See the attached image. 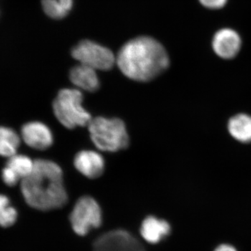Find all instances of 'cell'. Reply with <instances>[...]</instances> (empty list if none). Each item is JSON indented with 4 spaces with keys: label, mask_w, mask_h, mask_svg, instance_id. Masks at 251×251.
Returning a JSON list of instances; mask_svg holds the SVG:
<instances>
[{
    "label": "cell",
    "mask_w": 251,
    "mask_h": 251,
    "mask_svg": "<svg viewBox=\"0 0 251 251\" xmlns=\"http://www.w3.org/2000/svg\"><path fill=\"white\" fill-rule=\"evenodd\" d=\"M6 166L11 168L22 181L32 173L34 161L29 156L16 153L9 158Z\"/></svg>",
    "instance_id": "obj_15"
},
{
    "label": "cell",
    "mask_w": 251,
    "mask_h": 251,
    "mask_svg": "<svg viewBox=\"0 0 251 251\" xmlns=\"http://www.w3.org/2000/svg\"><path fill=\"white\" fill-rule=\"evenodd\" d=\"M20 145L21 138L14 130L0 126V156L7 158L14 156Z\"/></svg>",
    "instance_id": "obj_14"
},
{
    "label": "cell",
    "mask_w": 251,
    "mask_h": 251,
    "mask_svg": "<svg viewBox=\"0 0 251 251\" xmlns=\"http://www.w3.org/2000/svg\"><path fill=\"white\" fill-rule=\"evenodd\" d=\"M69 78L80 90L94 92L100 87V82L95 69L84 64L73 67L69 74Z\"/></svg>",
    "instance_id": "obj_12"
},
{
    "label": "cell",
    "mask_w": 251,
    "mask_h": 251,
    "mask_svg": "<svg viewBox=\"0 0 251 251\" xmlns=\"http://www.w3.org/2000/svg\"><path fill=\"white\" fill-rule=\"evenodd\" d=\"M44 12L54 19H62L67 16L69 10L66 9L59 0H42Z\"/></svg>",
    "instance_id": "obj_17"
},
{
    "label": "cell",
    "mask_w": 251,
    "mask_h": 251,
    "mask_svg": "<svg viewBox=\"0 0 251 251\" xmlns=\"http://www.w3.org/2000/svg\"><path fill=\"white\" fill-rule=\"evenodd\" d=\"M204 7L210 9H219L224 7L227 0H199Z\"/></svg>",
    "instance_id": "obj_19"
},
{
    "label": "cell",
    "mask_w": 251,
    "mask_h": 251,
    "mask_svg": "<svg viewBox=\"0 0 251 251\" xmlns=\"http://www.w3.org/2000/svg\"><path fill=\"white\" fill-rule=\"evenodd\" d=\"M21 135L26 145L35 150H47L53 143L52 132L42 122H31L25 124L21 130Z\"/></svg>",
    "instance_id": "obj_9"
},
{
    "label": "cell",
    "mask_w": 251,
    "mask_h": 251,
    "mask_svg": "<svg viewBox=\"0 0 251 251\" xmlns=\"http://www.w3.org/2000/svg\"><path fill=\"white\" fill-rule=\"evenodd\" d=\"M214 251H237V250L233 247L228 245V244H222V245L216 248Z\"/></svg>",
    "instance_id": "obj_20"
},
{
    "label": "cell",
    "mask_w": 251,
    "mask_h": 251,
    "mask_svg": "<svg viewBox=\"0 0 251 251\" xmlns=\"http://www.w3.org/2000/svg\"><path fill=\"white\" fill-rule=\"evenodd\" d=\"M74 166L89 179H97L103 175L105 161L100 153L92 150H82L75 155Z\"/></svg>",
    "instance_id": "obj_10"
},
{
    "label": "cell",
    "mask_w": 251,
    "mask_h": 251,
    "mask_svg": "<svg viewBox=\"0 0 251 251\" xmlns=\"http://www.w3.org/2000/svg\"><path fill=\"white\" fill-rule=\"evenodd\" d=\"M120 71L128 78L149 82L169 67L166 49L158 41L149 36H140L125 44L116 58Z\"/></svg>",
    "instance_id": "obj_2"
},
{
    "label": "cell",
    "mask_w": 251,
    "mask_h": 251,
    "mask_svg": "<svg viewBox=\"0 0 251 251\" xmlns=\"http://www.w3.org/2000/svg\"><path fill=\"white\" fill-rule=\"evenodd\" d=\"M94 251H146L136 237L125 229H114L97 238Z\"/></svg>",
    "instance_id": "obj_7"
},
{
    "label": "cell",
    "mask_w": 251,
    "mask_h": 251,
    "mask_svg": "<svg viewBox=\"0 0 251 251\" xmlns=\"http://www.w3.org/2000/svg\"><path fill=\"white\" fill-rule=\"evenodd\" d=\"M242 39L237 31L229 28L220 29L214 36L212 48L219 57L225 59L234 58L240 51Z\"/></svg>",
    "instance_id": "obj_8"
},
{
    "label": "cell",
    "mask_w": 251,
    "mask_h": 251,
    "mask_svg": "<svg viewBox=\"0 0 251 251\" xmlns=\"http://www.w3.org/2000/svg\"><path fill=\"white\" fill-rule=\"evenodd\" d=\"M21 189L28 205L37 210H55L68 202L62 168L49 160L34 161L32 173L21 181Z\"/></svg>",
    "instance_id": "obj_1"
},
{
    "label": "cell",
    "mask_w": 251,
    "mask_h": 251,
    "mask_svg": "<svg viewBox=\"0 0 251 251\" xmlns=\"http://www.w3.org/2000/svg\"><path fill=\"white\" fill-rule=\"evenodd\" d=\"M83 95L76 89H63L52 103L54 115L61 125L69 129L86 126L92 121L90 112L82 107Z\"/></svg>",
    "instance_id": "obj_4"
},
{
    "label": "cell",
    "mask_w": 251,
    "mask_h": 251,
    "mask_svg": "<svg viewBox=\"0 0 251 251\" xmlns=\"http://www.w3.org/2000/svg\"><path fill=\"white\" fill-rule=\"evenodd\" d=\"M171 232V226L166 220L149 216L142 222L140 233L145 242L156 244L168 237Z\"/></svg>",
    "instance_id": "obj_11"
},
{
    "label": "cell",
    "mask_w": 251,
    "mask_h": 251,
    "mask_svg": "<svg viewBox=\"0 0 251 251\" xmlns=\"http://www.w3.org/2000/svg\"><path fill=\"white\" fill-rule=\"evenodd\" d=\"M228 130L232 137L241 142H251V116L247 114H238L228 122Z\"/></svg>",
    "instance_id": "obj_13"
},
{
    "label": "cell",
    "mask_w": 251,
    "mask_h": 251,
    "mask_svg": "<svg viewBox=\"0 0 251 251\" xmlns=\"http://www.w3.org/2000/svg\"><path fill=\"white\" fill-rule=\"evenodd\" d=\"M88 130L94 145L101 151L116 152L128 148L129 145L126 127L120 119L92 118Z\"/></svg>",
    "instance_id": "obj_3"
},
{
    "label": "cell",
    "mask_w": 251,
    "mask_h": 251,
    "mask_svg": "<svg viewBox=\"0 0 251 251\" xmlns=\"http://www.w3.org/2000/svg\"><path fill=\"white\" fill-rule=\"evenodd\" d=\"M102 211L99 203L90 196L81 197L69 216L74 232L79 236L87 235L91 230L102 225Z\"/></svg>",
    "instance_id": "obj_5"
},
{
    "label": "cell",
    "mask_w": 251,
    "mask_h": 251,
    "mask_svg": "<svg viewBox=\"0 0 251 251\" xmlns=\"http://www.w3.org/2000/svg\"><path fill=\"white\" fill-rule=\"evenodd\" d=\"M59 1L69 11L72 9L73 0H59Z\"/></svg>",
    "instance_id": "obj_21"
},
{
    "label": "cell",
    "mask_w": 251,
    "mask_h": 251,
    "mask_svg": "<svg viewBox=\"0 0 251 251\" xmlns=\"http://www.w3.org/2000/svg\"><path fill=\"white\" fill-rule=\"evenodd\" d=\"M18 219V211L10 204L9 198L0 194V226L9 227L16 224Z\"/></svg>",
    "instance_id": "obj_16"
},
{
    "label": "cell",
    "mask_w": 251,
    "mask_h": 251,
    "mask_svg": "<svg viewBox=\"0 0 251 251\" xmlns=\"http://www.w3.org/2000/svg\"><path fill=\"white\" fill-rule=\"evenodd\" d=\"M72 54L80 64L95 70H110L116 62V58L110 49L90 40L80 41L73 49Z\"/></svg>",
    "instance_id": "obj_6"
},
{
    "label": "cell",
    "mask_w": 251,
    "mask_h": 251,
    "mask_svg": "<svg viewBox=\"0 0 251 251\" xmlns=\"http://www.w3.org/2000/svg\"><path fill=\"white\" fill-rule=\"evenodd\" d=\"M1 176H2L4 184L9 186H16L18 181H21L19 176L7 166L5 167L4 169L2 170Z\"/></svg>",
    "instance_id": "obj_18"
}]
</instances>
